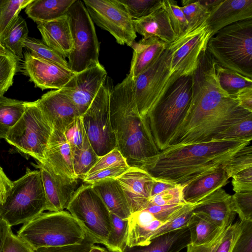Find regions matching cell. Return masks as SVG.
Listing matches in <instances>:
<instances>
[{"instance_id": "1", "label": "cell", "mask_w": 252, "mask_h": 252, "mask_svg": "<svg viewBox=\"0 0 252 252\" xmlns=\"http://www.w3.org/2000/svg\"><path fill=\"white\" fill-rule=\"evenodd\" d=\"M251 142L242 140H212L171 146L131 166L143 169L155 178L184 187L222 167Z\"/></svg>"}, {"instance_id": "2", "label": "cell", "mask_w": 252, "mask_h": 252, "mask_svg": "<svg viewBox=\"0 0 252 252\" xmlns=\"http://www.w3.org/2000/svg\"><path fill=\"white\" fill-rule=\"evenodd\" d=\"M110 119L116 148L129 166L160 152L139 114L134 96L133 80L128 74L112 89Z\"/></svg>"}, {"instance_id": "3", "label": "cell", "mask_w": 252, "mask_h": 252, "mask_svg": "<svg viewBox=\"0 0 252 252\" xmlns=\"http://www.w3.org/2000/svg\"><path fill=\"white\" fill-rule=\"evenodd\" d=\"M192 93V75L180 77L144 119L159 151L168 147L182 122L189 107Z\"/></svg>"}, {"instance_id": "4", "label": "cell", "mask_w": 252, "mask_h": 252, "mask_svg": "<svg viewBox=\"0 0 252 252\" xmlns=\"http://www.w3.org/2000/svg\"><path fill=\"white\" fill-rule=\"evenodd\" d=\"M206 50L220 65L252 79V19L219 30L209 38Z\"/></svg>"}, {"instance_id": "5", "label": "cell", "mask_w": 252, "mask_h": 252, "mask_svg": "<svg viewBox=\"0 0 252 252\" xmlns=\"http://www.w3.org/2000/svg\"><path fill=\"white\" fill-rule=\"evenodd\" d=\"M17 235L35 251L41 247L81 244L86 239L77 220L64 210L40 214L24 223Z\"/></svg>"}, {"instance_id": "6", "label": "cell", "mask_w": 252, "mask_h": 252, "mask_svg": "<svg viewBox=\"0 0 252 252\" xmlns=\"http://www.w3.org/2000/svg\"><path fill=\"white\" fill-rule=\"evenodd\" d=\"M0 216L11 227L24 224L46 210V197L40 171L27 168L25 174L13 182Z\"/></svg>"}, {"instance_id": "7", "label": "cell", "mask_w": 252, "mask_h": 252, "mask_svg": "<svg viewBox=\"0 0 252 252\" xmlns=\"http://www.w3.org/2000/svg\"><path fill=\"white\" fill-rule=\"evenodd\" d=\"M66 209L78 221L90 242L105 246L111 230L110 212L91 184L78 187Z\"/></svg>"}, {"instance_id": "8", "label": "cell", "mask_w": 252, "mask_h": 252, "mask_svg": "<svg viewBox=\"0 0 252 252\" xmlns=\"http://www.w3.org/2000/svg\"><path fill=\"white\" fill-rule=\"evenodd\" d=\"M52 130L34 101H25L24 113L5 139L21 154L41 162L44 160L45 152Z\"/></svg>"}, {"instance_id": "9", "label": "cell", "mask_w": 252, "mask_h": 252, "mask_svg": "<svg viewBox=\"0 0 252 252\" xmlns=\"http://www.w3.org/2000/svg\"><path fill=\"white\" fill-rule=\"evenodd\" d=\"M66 14L73 41L67 62L69 68L76 73L99 63L100 44L94 24L82 0H76Z\"/></svg>"}, {"instance_id": "10", "label": "cell", "mask_w": 252, "mask_h": 252, "mask_svg": "<svg viewBox=\"0 0 252 252\" xmlns=\"http://www.w3.org/2000/svg\"><path fill=\"white\" fill-rule=\"evenodd\" d=\"M112 88L107 76L92 103L81 116L89 141L99 157L117 146L110 119V97Z\"/></svg>"}, {"instance_id": "11", "label": "cell", "mask_w": 252, "mask_h": 252, "mask_svg": "<svg viewBox=\"0 0 252 252\" xmlns=\"http://www.w3.org/2000/svg\"><path fill=\"white\" fill-rule=\"evenodd\" d=\"M178 78L171 73L170 51L168 45L152 66L133 79L135 101L142 119Z\"/></svg>"}, {"instance_id": "12", "label": "cell", "mask_w": 252, "mask_h": 252, "mask_svg": "<svg viewBox=\"0 0 252 252\" xmlns=\"http://www.w3.org/2000/svg\"><path fill=\"white\" fill-rule=\"evenodd\" d=\"M93 22L108 32L120 45L131 47L137 37L133 19L119 0H84Z\"/></svg>"}, {"instance_id": "13", "label": "cell", "mask_w": 252, "mask_h": 252, "mask_svg": "<svg viewBox=\"0 0 252 252\" xmlns=\"http://www.w3.org/2000/svg\"><path fill=\"white\" fill-rule=\"evenodd\" d=\"M210 37L211 32L205 22L168 44L171 74L178 77L191 75Z\"/></svg>"}, {"instance_id": "14", "label": "cell", "mask_w": 252, "mask_h": 252, "mask_svg": "<svg viewBox=\"0 0 252 252\" xmlns=\"http://www.w3.org/2000/svg\"><path fill=\"white\" fill-rule=\"evenodd\" d=\"M107 77L98 63L76 73L62 88L82 116L89 108Z\"/></svg>"}, {"instance_id": "15", "label": "cell", "mask_w": 252, "mask_h": 252, "mask_svg": "<svg viewBox=\"0 0 252 252\" xmlns=\"http://www.w3.org/2000/svg\"><path fill=\"white\" fill-rule=\"evenodd\" d=\"M21 68L35 87L42 90L61 89L76 74L69 68L38 58L30 52L25 53Z\"/></svg>"}, {"instance_id": "16", "label": "cell", "mask_w": 252, "mask_h": 252, "mask_svg": "<svg viewBox=\"0 0 252 252\" xmlns=\"http://www.w3.org/2000/svg\"><path fill=\"white\" fill-rule=\"evenodd\" d=\"M46 197V210H64L78 188V179L58 174L45 162H37Z\"/></svg>"}, {"instance_id": "17", "label": "cell", "mask_w": 252, "mask_h": 252, "mask_svg": "<svg viewBox=\"0 0 252 252\" xmlns=\"http://www.w3.org/2000/svg\"><path fill=\"white\" fill-rule=\"evenodd\" d=\"M34 102L52 128L63 133L75 118L81 116L62 88L47 92Z\"/></svg>"}, {"instance_id": "18", "label": "cell", "mask_w": 252, "mask_h": 252, "mask_svg": "<svg viewBox=\"0 0 252 252\" xmlns=\"http://www.w3.org/2000/svg\"><path fill=\"white\" fill-rule=\"evenodd\" d=\"M115 179L122 188L131 214L147 207L155 178L143 169L131 166Z\"/></svg>"}, {"instance_id": "19", "label": "cell", "mask_w": 252, "mask_h": 252, "mask_svg": "<svg viewBox=\"0 0 252 252\" xmlns=\"http://www.w3.org/2000/svg\"><path fill=\"white\" fill-rule=\"evenodd\" d=\"M249 19H252V0H221L205 23L211 37L227 26Z\"/></svg>"}, {"instance_id": "20", "label": "cell", "mask_w": 252, "mask_h": 252, "mask_svg": "<svg viewBox=\"0 0 252 252\" xmlns=\"http://www.w3.org/2000/svg\"><path fill=\"white\" fill-rule=\"evenodd\" d=\"M192 212L201 214L221 228L232 224L236 213L231 204V195L220 188L198 201Z\"/></svg>"}, {"instance_id": "21", "label": "cell", "mask_w": 252, "mask_h": 252, "mask_svg": "<svg viewBox=\"0 0 252 252\" xmlns=\"http://www.w3.org/2000/svg\"><path fill=\"white\" fill-rule=\"evenodd\" d=\"M42 162L48 164L58 174L77 179L74 172L70 147L64 133L61 131L53 129Z\"/></svg>"}, {"instance_id": "22", "label": "cell", "mask_w": 252, "mask_h": 252, "mask_svg": "<svg viewBox=\"0 0 252 252\" xmlns=\"http://www.w3.org/2000/svg\"><path fill=\"white\" fill-rule=\"evenodd\" d=\"M42 41L64 58L73 49V41L67 14L56 20L37 24Z\"/></svg>"}, {"instance_id": "23", "label": "cell", "mask_w": 252, "mask_h": 252, "mask_svg": "<svg viewBox=\"0 0 252 252\" xmlns=\"http://www.w3.org/2000/svg\"><path fill=\"white\" fill-rule=\"evenodd\" d=\"M133 23L136 32L142 35L144 38L156 37L167 44L177 38L162 5L145 17L133 20Z\"/></svg>"}, {"instance_id": "24", "label": "cell", "mask_w": 252, "mask_h": 252, "mask_svg": "<svg viewBox=\"0 0 252 252\" xmlns=\"http://www.w3.org/2000/svg\"><path fill=\"white\" fill-rule=\"evenodd\" d=\"M168 44L157 37L142 38L132 46L133 56L129 72L134 79L152 66L159 58Z\"/></svg>"}, {"instance_id": "25", "label": "cell", "mask_w": 252, "mask_h": 252, "mask_svg": "<svg viewBox=\"0 0 252 252\" xmlns=\"http://www.w3.org/2000/svg\"><path fill=\"white\" fill-rule=\"evenodd\" d=\"M190 244L189 231L185 227L156 237L146 245L126 246L123 252H179Z\"/></svg>"}, {"instance_id": "26", "label": "cell", "mask_w": 252, "mask_h": 252, "mask_svg": "<svg viewBox=\"0 0 252 252\" xmlns=\"http://www.w3.org/2000/svg\"><path fill=\"white\" fill-rule=\"evenodd\" d=\"M127 219L126 246L129 247L148 245L156 230L163 224L145 209L132 213Z\"/></svg>"}, {"instance_id": "27", "label": "cell", "mask_w": 252, "mask_h": 252, "mask_svg": "<svg viewBox=\"0 0 252 252\" xmlns=\"http://www.w3.org/2000/svg\"><path fill=\"white\" fill-rule=\"evenodd\" d=\"M228 179L223 168L220 167L185 186L183 200L187 203H196L226 185Z\"/></svg>"}, {"instance_id": "28", "label": "cell", "mask_w": 252, "mask_h": 252, "mask_svg": "<svg viewBox=\"0 0 252 252\" xmlns=\"http://www.w3.org/2000/svg\"><path fill=\"white\" fill-rule=\"evenodd\" d=\"M92 185L110 213L122 219L131 214L121 187L116 179L99 181Z\"/></svg>"}, {"instance_id": "29", "label": "cell", "mask_w": 252, "mask_h": 252, "mask_svg": "<svg viewBox=\"0 0 252 252\" xmlns=\"http://www.w3.org/2000/svg\"><path fill=\"white\" fill-rule=\"evenodd\" d=\"M76 0H33L25 8L28 16L37 24L58 19L66 14Z\"/></svg>"}, {"instance_id": "30", "label": "cell", "mask_w": 252, "mask_h": 252, "mask_svg": "<svg viewBox=\"0 0 252 252\" xmlns=\"http://www.w3.org/2000/svg\"><path fill=\"white\" fill-rule=\"evenodd\" d=\"M241 232L240 221L224 228L211 242L201 245L190 244L187 252H231Z\"/></svg>"}, {"instance_id": "31", "label": "cell", "mask_w": 252, "mask_h": 252, "mask_svg": "<svg viewBox=\"0 0 252 252\" xmlns=\"http://www.w3.org/2000/svg\"><path fill=\"white\" fill-rule=\"evenodd\" d=\"M187 227L191 244L196 246L211 242L225 228L218 227L205 216L193 212Z\"/></svg>"}, {"instance_id": "32", "label": "cell", "mask_w": 252, "mask_h": 252, "mask_svg": "<svg viewBox=\"0 0 252 252\" xmlns=\"http://www.w3.org/2000/svg\"><path fill=\"white\" fill-rule=\"evenodd\" d=\"M27 23L18 16L12 23L1 36L0 41L4 47L16 59L23 57V48L24 41L28 37Z\"/></svg>"}, {"instance_id": "33", "label": "cell", "mask_w": 252, "mask_h": 252, "mask_svg": "<svg viewBox=\"0 0 252 252\" xmlns=\"http://www.w3.org/2000/svg\"><path fill=\"white\" fill-rule=\"evenodd\" d=\"M25 109V101L0 95V140L5 139L10 129L20 119Z\"/></svg>"}, {"instance_id": "34", "label": "cell", "mask_w": 252, "mask_h": 252, "mask_svg": "<svg viewBox=\"0 0 252 252\" xmlns=\"http://www.w3.org/2000/svg\"><path fill=\"white\" fill-rule=\"evenodd\" d=\"M215 71L220 86L230 96H234L243 88L252 87V79L223 67L217 63Z\"/></svg>"}, {"instance_id": "35", "label": "cell", "mask_w": 252, "mask_h": 252, "mask_svg": "<svg viewBox=\"0 0 252 252\" xmlns=\"http://www.w3.org/2000/svg\"><path fill=\"white\" fill-rule=\"evenodd\" d=\"M74 172L77 179L83 180L100 157L94 152L89 141L82 148L72 152Z\"/></svg>"}, {"instance_id": "36", "label": "cell", "mask_w": 252, "mask_h": 252, "mask_svg": "<svg viewBox=\"0 0 252 252\" xmlns=\"http://www.w3.org/2000/svg\"><path fill=\"white\" fill-rule=\"evenodd\" d=\"M111 230L105 246L112 252H123L126 246L128 219H122L110 213Z\"/></svg>"}, {"instance_id": "37", "label": "cell", "mask_w": 252, "mask_h": 252, "mask_svg": "<svg viewBox=\"0 0 252 252\" xmlns=\"http://www.w3.org/2000/svg\"><path fill=\"white\" fill-rule=\"evenodd\" d=\"M24 44V47L28 49L31 53L37 57L69 68L66 59L48 46L42 41L28 37Z\"/></svg>"}, {"instance_id": "38", "label": "cell", "mask_w": 252, "mask_h": 252, "mask_svg": "<svg viewBox=\"0 0 252 252\" xmlns=\"http://www.w3.org/2000/svg\"><path fill=\"white\" fill-rule=\"evenodd\" d=\"M198 202L185 203L170 219L156 230L151 240L161 234L187 227L192 214V210Z\"/></svg>"}, {"instance_id": "39", "label": "cell", "mask_w": 252, "mask_h": 252, "mask_svg": "<svg viewBox=\"0 0 252 252\" xmlns=\"http://www.w3.org/2000/svg\"><path fill=\"white\" fill-rule=\"evenodd\" d=\"M33 0H0V39L21 10Z\"/></svg>"}, {"instance_id": "40", "label": "cell", "mask_w": 252, "mask_h": 252, "mask_svg": "<svg viewBox=\"0 0 252 252\" xmlns=\"http://www.w3.org/2000/svg\"><path fill=\"white\" fill-rule=\"evenodd\" d=\"M212 140H252V114L217 134Z\"/></svg>"}, {"instance_id": "41", "label": "cell", "mask_w": 252, "mask_h": 252, "mask_svg": "<svg viewBox=\"0 0 252 252\" xmlns=\"http://www.w3.org/2000/svg\"><path fill=\"white\" fill-rule=\"evenodd\" d=\"M181 7L188 22L189 31L198 27L206 22L210 12L203 6L199 0H184Z\"/></svg>"}, {"instance_id": "42", "label": "cell", "mask_w": 252, "mask_h": 252, "mask_svg": "<svg viewBox=\"0 0 252 252\" xmlns=\"http://www.w3.org/2000/svg\"><path fill=\"white\" fill-rule=\"evenodd\" d=\"M162 6L168 15L177 38L190 31L188 22L176 1L163 0Z\"/></svg>"}, {"instance_id": "43", "label": "cell", "mask_w": 252, "mask_h": 252, "mask_svg": "<svg viewBox=\"0 0 252 252\" xmlns=\"http://www.w3.org/2000/svg\"><path fill=\"white\" fill-rule=\"evenodd\" d=\"M163 0H119L133 20L145 17L162 5Z\"/></svg>"}, {"instance_id": "44", "label": "cell", "mask_w": 252, "mask_h": 252, "mask_svg": "<svg viewBox=\"0 0 252 252\" xmlns=\"http://www.w3.org/2000/svg\"><path fill=\"white\" fill-rule=\"evenodd\" d=\"M18 61L12 55H0V95H3L12 85Z\"/></svg>"}, {"instance_id": "45", "label": "cell", "mask_w": 252, "mask_h": 252, "mask_svg": "<svg viewBox=\"0 0 252 252\" xmlns=\"http://www.w3.org/2000/svg\"><path fill=\"white\" fill-rule=\"evenodd\" d=\"M251 167H252V147L250 143L236 154L222 168L229 179Z\"/></svg>"}, {"instance_id": "46", "label": "cell", "mask_w": 252, "mask_h": 252, "mask_svg": "<svg viewBox=\"0 0 252 252\" xmlns=\"http://www.w3.org/2000/svg\"><path fill=\"white\" fill-rule=\"evenodd\" d=\"M64 134L69 144L71 152L82 149L89 141L81 116L75 118L67 127Z\"/></svg>"}, {"instance_id": "47", "label": "cell", "mask_w": 252, "mask_h": 252, "mask_svg": "<svg viewBox=\"0 0 252 252\" xmlns=\"http://www.w3.org/2000/svg\"><path fill=\"white\" fill-rule=\"evenodd\" d=\"M231 204L241 220H252V191L235 192L231 195Z\"/></svg>"}, {"instance_id": "48", "label": "cell", "mask_w": 252, "mask_h": 252, "mask_svg": "<svg viewBox=\"0 0 252 252\" xmlns=\"http://www.w3.org/2000/svg\"><path fill=\"white\" fill-rule=\"evenodd\" d=\"M184 187L176 186L174 188L151 197L147 206L153 205L164 206L185 203L183 198V191Z\"/></svg>"}, {"instance_id": "49", "label": "cell", "mask_w": 252, "mask_h": 252, "mask_svg": "<svg viewBox=\"0 0 252 252\" xmlns=\"http://www.w3.org/2000/svg\"><path fill=\"white\" fill-rule=\"evenodd\" d=\"M241 232L231 252H252V220H240Z\"/></svg>"}, {"instance_id": "50", "label": "cell", "mask_w": 252, "mask_h": 252, "mask_svg": "<svg viewBox=\"0 0 252 252\" xmlns=\"http://www.w3.org/2000/svg\"><path fill=\"white\" fill-rule=\"evenodd\" d=\"M126 164L127 163L126 159L118 148H115L110 152L100 157L88 175L112 166Z\"/></svg>"}, {"instance_id": "51", "label": "cell", "mask_w": 252, "mask_h": 252, "mask_svg": "<svg viewBox=\"0 0 252 252\" xmlns=\"http://www.w3.org/2000/svg\"><path fill=\"white\" fill-rule=\"evenodd\" d=\"M129 167L126 164L105 168L88 175L83 181L86 184H93L103 180L115 179L126 172Z\"/></svg>"}, {"instance_id": "52", "label": "cell", "mask_w": 252, "mask_h": 252, "mask_svg": "<svg viewBox=\"0 0 252 252\" xmlns=\"http://www.w3.org/2000/svg\"><path fill=\"white\" fill-rule=\"evenodd\" d=\"M231 178L235 192L252 191V167L238 172Z\"/></svg>"}, {"instance_id": "53", "label": "cell", "mask_w": 252, "mask_h": 252, "mask_svg": "<svg viewBox=\"0 0 252 252\" xmlns=\"http://www.w3.org/2000/svg\"><path fill=\"white\" fill-rule=\"evenodd\" d=\"M2 252H35V250L11 230L5 239Z\"/></svg>"}, {"instance_id": "54", "label": "cell", "mask_w": 252, "mask_h": 252, "mask_svg": "<svg viewBox=\"0 0 252 252\" xmlns=\"http://www.w3.org/2000/svg\"><path fill=\"white\" fill-rule=\"evenodd\" d=\"M185 203L164 206H149L145 209L151 213L157 220L164 223L170 219Z\"/></svg>"}, {"instance_id": "55", "label": "cell", "mask_w": 252, "mask_h": 252, "mask_svg": "<svg viewBox=\"0 0 252 252\" xmlns=\"http://www.w3.org/2000/svg\"><path fill=\"white\" fill-rule=\"evenodd\" d=\"M93 245L94 244L86 237L85 240L81 244L41 247L36 249L35 252H88Z\"/></svg>"}, {"instance_id": "56", "label": "cell", "mask_w": 252, "mask_h": 252, "mask_svg": "<svg viewBox=\"0 0 252 252\" xmlns=\"http://www.w3.org/2000/svg\"><path fill=\"white\" fill-rule=\"evenodd\" d=\"M234 97L240 107L252 112V87L240 90Z\"/></svg>"}, {"instance_id": "57", "label": "cell", "mask_w": 252, "mask_h": 252, "mask_svg": "<svg viewBox=\"0 0 252 252\" xmlns=\"http://www.w3.org/2000/svg\"><path fill=\"white\" fill-rule=\"evenodd\" d=\"M13 185V182L8 178L0 166V206L4 203Z\"/></svg>"}, {"instance_id": "58", "label": "cell", "mask_w": 252, "mask_h": 252, "mask_svg": "<svg viewBox=\"0 0 252 252\" xmlns=\"http://www.w3.org/2000/svg\"><path fill=\"white\" fill-rule=\"evenodd\" d=\"M177 185L171 183L155 178L152 185L151 197L160 193L164 190L174 188Z\"/></svg>"}, {"instance_id": "59", "label": "cell", "mask_w": 252, "mask_h": 252, "mask_svg": "<svg viewBox=\"0 0 252 252\" xmlns=\"http://www.w3.org/2000/svg\"><path fill=\"white\" fill-rule=\"evenodd\" d=\"M11 230L10 225L0 216V252H2L5 239Z\"/></svg>"}, {"instance_id": "60", "label": "cell", "mask_w": 252, "mask_h": 252, "mask_svg": "<svg viewBox=\"0 0 252 252\" xmlns=\"http://www.w3.org/2000/svg\"><path fill=\"white\" fill-rule=\"evenodd\" d=\"M221 0H199V2L211 13Z\"/></svg>"}, {"instance_id": "61", "label": "cell", "mask_w": 252, "mask_h": 252, "mask_svg": "<svg viewBox=\"0 0 252 252\" xmlns=\"http://www.w3.org/2000/svg\"><path fill=\"white\" fill-rule=\"evenodd\" d=\"M88 252H108L105 249L93 245Z\"/></svg>"}, {"instance_id": "62", "label": "cell", "mask_w": 252, "mask_h": 252, "mask_svg": "<svg viewBox=\"0 0 252 252\" xmlns=\"http://www.w3.org/2000/svg\"><path fill=\"white\" fill-rule=\"evenodd\" d=\"M0 55H12L2 44L0 41Z\"/></svg>"}]
</instances>
